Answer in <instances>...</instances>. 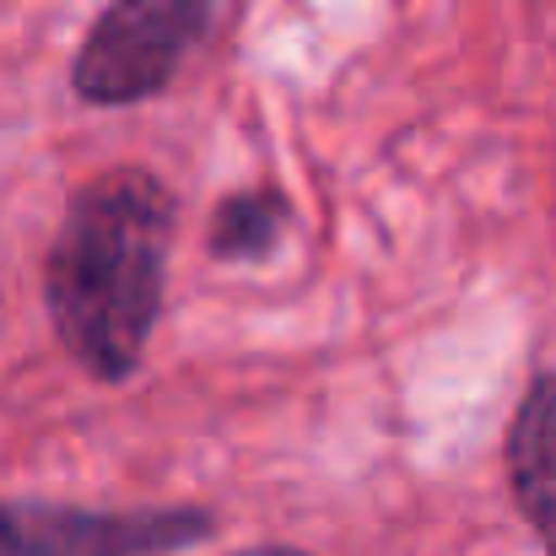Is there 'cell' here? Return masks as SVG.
Returning a JSON list of instances; mask_svg holds the SVG:
<instances>
[{
  "instance_id": "cell-1",
  "label": "cell",
  "mask_w": 556,
  "mask_h": 556,
  "mask_svg": "<svg viewBox=\"0 0 556 556\" xmlns=\"http://www.w3.org/2000/svg\"><path fill=\"white\" fill-rule=\"evenodd\" d=\"M174 249V194L147 168H109L65 200L43 260V308L65 357L98 383L141 368Z\"/></svg>"
},
{
  "instance_id": "cell-3",
  "label": "cell",
  "mask_w": 556,
  "mask_h": 556,
  "mask_svg": "<svg viewBox=\"0 0 556 556\" xmlns=\"http://www.w3.org/2000/svg\"><path fill=\"white\" fill-rule=\"evenodd\" d=\"M216 519L179 508H71V503H0V556H174L200 546Z\"/></svg>"
},
{
  "instance_id": "cell-2",
  "label": "cell",
  "mask_w": 556,
  "mask_h": 556,
  "mask_svg": "<svg viewBox=\"0 0 556 556\" xmlns=\"http://www.w3.org/2000/svg\"><path fill=\"white\" fill-rule=\"evenodd\" d=\"M211 0H109L71 60V92L92 109L157 98L205 38Z\"/></svg>"
},
{
  "instance_id": "cell-5",
  "label": "cell",
  "mask_w": 556,
  "mask_h": 556,
  "mask_svg": "<svg viewBox=\"0 0 556 556\" xmlns=\"http://www.w3.org/2000/svg\"><path fill=\"white\" fill-rule=\"evenodd\" d=\"M287 227H292V205H287L276 189H232V194H222V205L211 211L205 243H211L216 260L238 265V260H265V254H276L281 238H287Z\"/></svg>"
},
{
  "instance_id": "cell-6",
  "label": "cell",
  "mask_w": 556,
  "mask_h": 556,
  "mask_svg": "<svg viewBox=\"0 0 556 556\" xmlns=\"http://www.w3.org/2000/svg\"><path fill=\"white\" fill-rule=\"evenodd\" d=\"M232 556H314V552H298V546H249V552H232Z\"/></svg>"
},
{
  "instance_id": "cell-4",
  "label": "cell",
  "mask_w": 556,
  "mask_h": 556,
  "mask_svg": "<svg viewBox=\"0 0 556 556\" xmlns=\"http://www.w3.org/2000/svg\"><path fill=\"white\" fill-rule=\"evenodd\" d=\"M508 486L546 556H556V372H535L508 427Z\"/></svg>"
}]
</instances>
